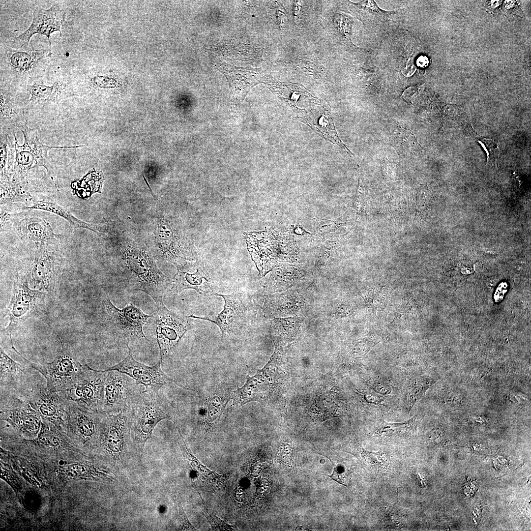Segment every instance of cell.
Wrapping results in <instances>:
<instances>
[{
	"instance_id": "24",
	"label": "cell",
	"mask_w": 531,
	"mask_h": 531,
	"mask_svg": "<svg viewBox=\"0 0 531 531\" xmlns=\"http://www.w3.org/2000/svg\"><path fill=\"white\" fill-rule=\"evenodd\" d=\"M233 391L228 387H218L212 391L199 408L204 410V414L200 416L208 430H213L219 423L227 403L232 399Z\"/></svg>"
},
{
	"instance_id": "14",
	"label": "cell",
	"mask_w": 531,
	"mask_h": 531,
	"mask_svg": "<svg viewBox=\"0 0 531 531\" xmlns=\"http://www.w3.org/2000/svg\"><path fill=\"white\" fill-rule=\"evenodd\" d=\"M103 304L110 322L118 330L121 336L127 341L149 342L145 335L143 327L148 319L152 315L144 313L141 309L132 303L120 309L116 307L109 298L104 299Z\"/></svg>"
},
{
	"instance_id": "13",
	"label": "cell",
	"mask_w": 531,
	"mask_h": 531,
	"mask_svg": "<svg viewBox=\"0 0 531 531\" xmlns=\"http://www.w3.org/2000/svg\"><path fill=\"white\" fill-rule=\"evenodd\" d=\"M304 288H293L269 295L251 296L256 307L267 317H297L307 306V295Z\"/></svg>"
},
{
	"instance_id": "41",
	"label": "cell",
	"mask_w": 531,
	"mask_h": 531,
	"mask_svg": "<svg viewBox=\"0 0 531 531\" xmlns=\"http://www.w3.org/2000/svg\"><path fill=\"white\" fill-rule=\"evenodd\" d=\"M294 65L298 71L307 76L315 78H319L322 76L320 68L312 61L296 59Z\"/></svg>"
},
{
	"instance_id": "21",
	"label": "cell",
	"mask_w": 531,
	"mask_h": 531,
	"mask_svg": "<svg viewBox=\"0 0 531 531\" xmlns=\"http://www.w3.org/2000/svg\"><path fill=\"white\" fill-rule=\"evenodd\" d=\"M19 231L23 238L32 241L37 248L57 244V235L50 224L38 217H27L19 225Z\"/></svg>"
},
{
	"instance_id": "7",
	"label": "cell",
	"mask_w": 531,
	"mask_h": 531,
	"mask_svg": "<svg viewBox=\"0 0 531 531\" xmlns=\"http://www.w3.org/2000/svg\"><path fill=\"white\" fill-rule=\"evenodd\" d=\"M107 372L102 413L111 414L131 409L143 391L142 384L119 371Z\"/></svg>"
},
{
	"instance_id": "18",
	"label": "cell",
	"mask_w": 531,
	"mask_h": 531,
	"mask_svg": "<svg viewBox=\"0 0 531 531\" xmlns=\"http://www.w3.org/2000/svg\"><path fill=\"white\" fill-rule=\"evenodd\" d=\"M69 405L68 422L72 435L83 443L99 441L106 413Z\"/></svg>"
},
{
	"instance_id": "36",
	"label": "cell",
	"mask_w": 531,
	"mask_h": 531,
	"mask_svg": "<svg viewBox=\"0 0 531 531\" xmlns=\"http://www.w3.org/2000/svg\"><path fill=\"white\" fill-rule=\"evenodd\" d=\"M435 383V381L434 379L427 376L418 378L408 393L407 409L411 411L414 405L422 398L426 391Z\"/></svg>"
},
{
	"instance_id": "49",
	"label": "cell",
	"mask_w": 531,
	"mask_h": 531,
	"mask_svg": "<svg viewBox=\"0 0 531 531\" xmlns=\"http://www.w3.org/2000/svg\"><path fill=\"white\" fill-rule=\"evenodd\" d=\"M300 2V1H297L295 3L293 9L295 16H297L298 14L301 6Z\"/></svg>"
},
{
	"instance_id": "39",
	"label": "cell",
	"mask_w": 531,
	"mask_h": 531,
	"mask_svg": "<svg viewBox=\"0 0 531 531\" xmlns=\"http://www.w3.org/2000/svg\"><path fill=\"white\" fill-rule=\"evenodd\" d=\"M67 472L69 475L77 477L97 479L100 476L97 470L82 464H73L68 467Z\"/></svg>"
},
{
	"instance_id": "37",
	"label": "cell",
	"mask_w": 531,
	"mask_h": 531,
	"mask_svg": "<svg viewBox=\"0 0 531 531\" xmlns=\"http://www.w3.org/2000/svg\"><path fill=\"white\" fill-rule=\"evenodd\" d=\"M26 192L16 183H1L0 205L24 202L27 198Z\"/></svg>"
},
{
	"instance_id": "8",
	"label": "cell",
	"mask_w": 531,
	"mask_h": 531,
	"mask_svg": "<svg viewBox=\"0 0 531 531\" xmlns=\"http://www.w3.org/2000/svg\"><path fill=\"white\" fill-rule=\"evenodd\" d=\"M24 143L22 146L18 144L15 136V158L14 176L15 178L22 179L28 171L37 166H43L50 174L49 159L48 151L54 148H76L83 147H51L43 145L38 140L36 132L30 129L27 125L21 129Z\"/></svg>"
},
{
	"instance_id": "2",
	"label": "cell",
	"mask_w": 531,
	"mask_h": 531,
	"mask_svg": "<svg viewBox=\"0 0 531 531\" xmlns=\"http://www.w3.org/2000/svg\"><path fill=\"white\" fill-rule=\"evenodd\" d=\"M132 445L142 455L147 441L159 422L169 419L176 423L173 409L164 396L157 392L144 390L131 406Z\"/></svg>"
},
{
	"instance_id": "9",
	"label": "cell",
	"mask_w": 531,
	"mask_h": 531,
	"mask_svg": "<svg viewBox=\"0 0 531 531\" xmlns=\"http://www.w3.org/2000/svg\"><path fill=\"white\" fill-rule=\"evenodd\" d=\"M44 296L43 292L29 288L28 279L22 278L17 273L11 300L3 314V317H9V324L4 331L10 340L12 330L27 319L37 314Z\"/></svg>"
},
{
	"instance_id": "5",
	"label": "cell",
	"mask_w": 531,
	"mask_h": 531,
	"mask_svg": "<svg viewBox=\"0 0 531 531\" xmlns=\"http://www.w3.org/2000/svg\"><path fill=\"white\" fill-rule=\"evenodd\" d=\"M107 372L94 370L88 365L73 384L58 393L69 404L88 411L102 413Z\"/></svg>"
},
{
	"instance_id": "46",
	"label": "cell",
	"mask_w": 531,
	"mask_h": 531,
	"mask_svg": "<svg viewBox=\"0 0 531 531\" xmlns=\"http://www.w3.org/2000/svg\"><path fill=\"white\" fill-rule=\"evenodd\" d=\"M363 398L367 402L374 404H379L384 401L382 397L374 393H365Z\"/></svg>"
},
{
	"instance_id": "35",
	"label": "cell",
	"mask_w": 531,
	"mask_h": 531,
	"mask_svg": "<svg viewBox=\"0 0 531 531\" xmlns=\"http://www.w3.org/2000/svg\"><path fill=\"white\" fill-rule=\"evenodd\" d=\"M469 124H468L466 126V131L467 132L468 135L472 137L483 147L487 154V164L497 167L500 154L498 144L492 139L485 138L478 135L473 131L472 128Z\"/></svg>"
},
{
	"instance_id": "38",
	"label": "cell",
	"mask_w": 531,
	"mask_h": 531,
	"mask_svg": "<svg viewBox=\"0 0 531 531\" xmlns=\"http://www.w3.org/2000/svg\"><path fill=\"white\" fill-rule=\"evenodd\" d=\"M203 513L214 531H238L236 525H229L226 520L218 517L210 509L207 507L202 498Z\"/></svg>"
},
{
	"instance_id": "45",
	"label": "cell",
	"mask_w": 531,
	"mask_h": 531,
	"mask_svg": "<svg viewBox=\"0 0 531 531\" xmlns=\"http://www.w3.org/2000/svg\"><path fill=\"white\" fill-rule=\"evenodd\" d=\"M419 91L418 86L410 87L407 88L402 94L403 98L407 102L411 103L415 98Z\"/></svg>"
},
{
	"instance_id": "43",
	"label": "cell",
	"mask_w": 531,
	"mask_h": 531,
	"mask_svg": "<svg viewBox=\"0 0 531 531\" xmlns=\"http://www.w3.org/2000/svg\"><path fill=\"white\" fill-rule=\"evenodd\" d=\"M178 510L179 530L181 531H196V529L189 522L181 503L177 502Z\"/></svg>"
},
{
	"instance_id": "22",
	"label": "cell",
	"mask_w": 531,
	"mask_h": 531,
	"mask_svg": "<svg viewBox=\"0 0 531 531\" xmlns=\"http://www.w3.org/2000/svg\"><path fill=\"white\" fill-rule=\"evenodd\" d=\"M1 419L12 423L28 435H34L40 427L41 416L28 404L9 409H0Z\"/></svg>"
},
{
	"instance_id": "25",
	"label": "cell",
	"mask_w": 531,
	"mask_h": 531,
	"mask_svg": "<svg viewBox=\"0 0 531 531\" xmlns=\"http://www.w3.org/2000/svg\"><path fill=\"white\" fill-rule=\"evenodd\" d=\"M319 113L318 110H311L301 118V120L308 124L326 140L339 146L352 156L353 154L340 139L329 113L325 110Z\"/></svg>"
},
{
	"instance_id": "31",
	"label": "cell",
	"mask_w": 531,
	"mask_h": 531,
	"mask_svg": "<svg viewBox=\"0 0 531 531\" xmlns=\"http://www.w3.org/2000/svg\"><path fill=\"white\" fill-rule=\"evenodd\" d=\"M177 427L183 442L185 455L191 468L197 473L201 479L207 484L216 485L217 487L222 485L226 480V475H219L215 472L210 471L206 466L203 465L193 455L190 448L187 446L180 432L179 429L177 426Z\"/></svg>"
},
{
	"instance_id": "1",
	"label": "cell",
	"mask_w": 531,
	"mask_h": 531,
	"mask_svg": "<svg viewBox=\"0 0 531 531\" xmlns=\"http://www.w3.org/2000/svg\"><path fill=\"white\" fill-rule=\"evenodd\" d=\"M274 351L266 364L252 377L247 376L242 387L233 391L235 404L242 405L258 401L271 403L284 390L287 382L282 347L274 346Z\"/></svg>"
},
{
	"instance_id": "20",
	"label": "cell",
	"mask_w": 531,
	"mask_h": 531,
	"mask_svg": "<svg viewBox=\"0 0 531 531\" xmlns=\"http://www.w3.org/2000/svg\"><path fill=\"white\" fill-rule=\"evenodd\" d=\"M300 269L280 266L272 273L263 286V295L273 294L293 288H304L309 281Z\"/></svg>"
},
{
	"instance_id": "34",
	"label": "cell",
	"mask_w": 531,
	"mask_h": 531,
	"mask_svg": "<svg viewBox=\"0 0 531 531\" xmlns=\"http://www.w3.org/2000/svg\"><path fill=\"white\" fill-rule=\"evenodd\" d=\"M63 88V85L59 82H55L51 86L39 84H33L29 87V91L31 95L30 100L37 101H55L59 97Z\"/></svg>"
},
{
	"instance_id": "15",
	"label": "cell",
	"mask_w": 531,
	"mask_h": 531,
	"mask_svg": "<svg viewBox=\"0 0 531 531\" xmlns=\"http://www.w3.org/2000/svg\"><path fill=\"white\" fill-rule=\"evenodd\" d=\"M64 10L57 3L53 4L48 9L36 7L33 14L32 23L23 33L16 37L14 44L16 47L26 48L32 36L39 33L46 36L48 39L49 49L48 57L51 53L50 35L55 31H59L61 36L65 23Z\"/></svg>"
},
{
	"instance_id": "42",
	"label": "cell",
	"mask_w": 531,
	"mask_h": 531,
	"mask_svg": "<svg viewBox=\"0 0 531 531\" xmlns=\"http://www.w3.org/2000/svg\"><path fill=\"white\" fill-rule=\"evenodd\" d=\"M335 24L338 32L349 41L351 42L352 22L347 16L337 14L335 16Z\"/></svg>"
},
{
	"instance_id": "29",
	"label": "cell",
	"mask_w": 531,
	"mask_h": 531,
	"mask_svg": "<svg viewBox=\"0 0 531 531\" xmlns=\"http://www.w3.org/2000/svg\"><path fill=\"white\" fill-rule=\"evenodd\" d=\"M41 50H11L7 53L8 60L12 68L22 73L29 72L45 57Z\"/></svg>"
},
{
	"instance_id": "23",
	"label": "cell",
	"mask_w": 531,
	"mask_h": 531,
	"mask_svg": "<svg viewBox=\"0 0 531 531\" xmlns=\"http://www.w3.org/2000/svg\"><path fill=\"white\" fill-rule=\"evenodd\" d=\"M23 209L42 210L52 212L66 220L74 228L88 229L98 234L105 232L108 228L107 224L105 223L96 225L79 219L69 210L47 197L33 201L31 206H25Z\"/></svg>"
},
{
	"instance_id": "48",
	"label": "cell",
	"mask_w": 531,
	"mask_h": 531,
	"mask_svg": "<svg viewBox=\"0 0 531 531\" xmlns=\"http://www.w3.org/2000/svg\"><path fill=\"white\" fill-rule=\"evenodd\" d=\"M331 479L338 483L342 484L345 486H347L346 484L344 483V476L343 474L340 473L337 470V468L335 467L334 468L333 472L330 475H328Z\"/></svg>"
},
{
	"instance_id": "4",
	"label": "cell",
	"mask_w": 531,
	"mask_h": 531,
	"mask_svg": "<svg viewBox=\"0 0 531 531\" xmlns=\"http://www.w3.org/2000/svg\"><path fill=\"white\" fill-rule=\"evenodd\" d=\"M212 295L220 296L224 300L223 309L214 320L193 315L189 317L215 324L220 328L224 340L236 341L243 338L248 333L252 322L254 303L251 296L239 291L229 295L214 293Z\"/></svg>"
},
{
	"instance_id": "17",
	"label": "cell",
	"mask_w": 531,
	"mask_h": 531,
	"mask_svg": "<svg viewBox=\"0 0 531 531\" xmlns=\"http://www.w3.org/2000/svg\"><path fill=\"white\" fill-rule=\"evenodd\" d=\"M61 260L58 244L37 248L28 276L35 287L48 288L58 276Z\"/></svg>"
},
{
	"instance_id": "44",
	"label": "cell",
	"mask_w": 531,
	"mask_h": 531,
	"mask_svg": "<svg viewBox=\"0 0 531 531\" xmlns=\"http://www.w3.org/2000/svg\"><path fill=\"white\" fill-rule=\"evenodd\" d=\"M93 82L101 88L111 87L115 82L112 79L107 77L96 76L93 79Z\"/></svg>"
},
{
	"instance_id": "12",
	"label": "cell",
	"mask_w": 531,
	"mask_h": 531,
	"mask_svg": "<svg viewBox=\"0 0 531 531\" xmlns=\"http://www.w3.org/2000/svg\"><path fill=\"white\" fill-rule=\"evenodd\" d=\"M128 350L127 356L118 364L108 368L105 371L116 370L123 373L134 379L140 384L145 387V391L157 392L164 385L174 383L186 390V388L179 382L169 377L164 373L161 368L162 360L154 366H149L136 360L133 356L132 350L127 344Z\"/></svg>"
},
{
	"instance_id": "16",
	"label": "cell",
	"mask_w": 531,
	"mask_h": 531,
	"mask_svg": "<svg viewBox=\"0 0 531 531\" xmlns=\"http://www.w3.org/2000/svg\"><path fill=\"white\" fill-rule=\"evenodd\" d=\"M23 402L57 425L64 426L68 421L69 404L58 392L49 391L46 387L39 386L28 392Z\"/></svg>"
},
{
	"instance_id": "50",
	"label": "cell",
	"mask_w": 531,
	"mask_h": 531,
	"mask_svg": "<svg viewBox=\"0 0 531 531\" xmlns=\"http://www.w3.org/2000/svg\"><path fill=\"white\" fill-rule=\"evenodd\" d=\"M428 63V59L425 57H421L418 59V64L421 67H424Z\"/></svg>"
},
{
	"instance_id": "11",
	"label": "cell",
	"mask_w": 531,
	"mask_h": 531,
	"mask_svg": "<svg viewBox=\"0 0 531 531\" xmlns=\"http://www.w3.org/2000/svg\"><path fill=\"white\" fill-rule=\"evenodd\" d=\"M156 335L162 361L174 351L185 332L192 327L191 319L181 312L170 310L164 304L157 307Z\"/></svg>"
},
{
	"instance_id": "3",
	"label": "cell",
	"mask_w": 531,
	"mask_h": 531,
	"mask_svg": "<svg viewBox=\"0 0 531 531\" xmlns=\"http://www.w3.org/2000/svg\"><path fill=\"white\" fill-rule=\"evenodd\" d=\"M123 259L129 289L145 292L157 307L163 305L164 293L173 281L160 271L150 254L143 249L128 248L123 251Z\"/></svg>"
},
{
	"instance_id": "27",
	"label": "cell",
	"mask_w": 531,
	"mask_h": 531,
	"mask_svg": "<svg viewBox=\"0 0 531 531\" xmlns=\"http://www.w3.org/2000/svg\"><path fill=\"white\" fill-rule=\"evenodd\" d=\"M271 321V333L274 346L283 347L299 336L301 321L298 317L273 318Z\"/></svg>"
},
{
	"instance_id": "40",
	"label": "cell",
	"mask_w": 531,
	"mask_h": 531,
	"mask_svg": "<svg viewBox=\"0 0 531 531\" xmlns=\"http://www.w3.org/2000/svg\"><path fill=\"white\" fill-rule=\"evenodd\" d=\"M361 454L367 463L378 471L385 469L388 465L387 459L381 452H369L362 448Z\"/></svg>"
},
{
	"instance_id": "19",
	"label": "cell",
	"mask_w": 531,
	"mask_h": 531,
	"mask_svg": "<svg viewBox=\"0 0 531 531\" xmlns=\"http://www.w3.org/2000/svg\"><path fill=\"white\" fill-rule=\"evenodd\" d=\"M178 272L174 277L171 291L180 294L186 289H193L199 294L212 295L215 287L206 267L197 262L192 266L177 267Z\"/></svg>"
},
{
	"instance_id": "30",
	"label": "cell",
	"mask_w": 531,
	"mask_h": 531,
	"mask_svg": "<svg viewBox=\"0 0 531 531\" xmlns=\"http://www.w3.org/2000/svg\"><path fill=\"white\" fill-rule=\"evenodd\" d=\"M0 385L15 384L26 374V368L15 362L0 347Z\"/></svg>"
},
{
	"instance_id": "47",
	"label": "cell",
	"mask_w": 531,
	"mask_h": 531,
	"mask_svg": "<svg viewBox=\"0 0 531 531\" xmlns=\"http://www.w3.org/2000/svg\"><path fill=\"white\" fill-rule=\"evenodd\" d=\"M374 389L380 394H388L391 391L390 387L387 384L383 383H378L374 385Z\"/></svg>"
},
{
	"instance_id": "33",
	"label": "cell",
	"mask_w": 531,
	"mask_h": 531,
	"mask_svg": "<svg viewBox=\"0 0 531 531\" xmlns=\"http://www.w3.org/2000/svg\"><path fill=\"white\" fill-rule=\"evenodd\" d=\"M391 140L392 145L399 153L422 149L414 135L402 127H397L394 129Z\"/></svg>"
},
{
	"instance_id": "26",
	"label": "cell",
	"mask_w": 531,
	"mask_h": 531,
	"mask_svg": "<svg viewBox=\"0 0 531 531\" xmlns=\"http://www.w3.org/2000/svg\"><path fill=\"white\" fill-rule=\"evenodd\" d=\"M219 68L227 76L231 88L237 94L244 99L250 89L256 84L261 82L260 72L256 70H240L224 63L219 64Z\"/></svg>"
},
{
	"instance_id": "6",
	"label": "cell",
	"mask_w": 531,
	"mask_h": 531,
	"mask_svg": "<svg viewBox=\"0 0 531 531\" xmlns=\"http://www.w3.org/2000/svg\"><path fill=\"white\" fill-rule=\"evenodd\" d=\"M13 350L33 369L39 372L46 379V389L58 392L64 390L73 384L86 368L88 364H81L63 347L61 351L50 363L44 365L35 364L27 360L14 348Z\"/></svg>"
},
{
	"instance_id": "28",
	"label": "cell",
	"mask_w": 531,
	"mask_h": 531,
	"mask_svg": "<svg viewBox=\"0 0 531 531\" xmlns=\"http://www.w3.org/2000/svg\"><path fill=\"white\" fill-rule=\"evenodd\" d=\"M345 3L350 13L369 24L386 22L395 13L381 9L374 0H362L358 3L347 1Z\"/></svg>"
},
{
	"instance_id": "32",
	"label": "cell",
	"mask_w": 531,
	"mask_h": 531,
	"mask_svg": "<svg viewBox=\"0 0 531 531\" xmlns=\"http://www.w3.org/2000/svg\"><path fill=\"white\" fill-rule=\"evenodd\" d=\"M416 415L399 423H389L384 420L376 428L375 433L380 437L410 436L416 429Z\"/></svg>"
},
{
	"instance_id": "10",
	"label": "cell",
	"mask_w": 531,
	"mask_h": 531,
	"mask_svg": "<svg viewBox=\"0 0 531 531\" xmlns=\"http://www.w3.org/2000/svg\"><path fill=\"white\" fill-rule=\"evenodd\" d=\"M132 424L131 409L117 413L106 414L99 442L101 447L116 460L121 458L130 446Z\"/></svg>"
}]
</instances>
